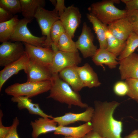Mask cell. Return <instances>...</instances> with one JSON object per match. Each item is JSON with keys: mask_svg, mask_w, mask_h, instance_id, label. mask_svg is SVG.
<instances>
[{"mask_svg": "<svg viewBox=\"0 0 138 138\" xmlns=\"http://www.w3.org/2000/svg\"><path fill=\"white\" fill-rule=\"evenodd\" d=\"M21 13L24 18L32 19L38 10L44 8L45 1L44 0H20Z\"/></svg>", "mask_w": 138, "mask_h": 138, "instance_id": "cell-24", "label": "cell"}, {"mask_svg": "<svg viewBox=\"0 0 138 138\" xmlns=\"http://www.w3.org/2000/svg\"><path fill=\"white\" fill-rule=\"evenodd\" d=\"M123 138H138V129L133 130Z\"/></svg>", "mask_w": 138, "mask_h": 138, "instance_id": "cell-40", "label": "cell"}, {"mask_svg": "<svg viewBox=\"0 0 138 138\" xmlns=\"http://www.w3.org/2000/svg\"><path fill=\"white\" fill-rule=\"evenodd\" d=\"M11 100L17 103V107L19 110L26 109L31 114L38 115L42 117L53 118L52 116L44 113L40 108L38 103H33L31 100L26 96L12 97Z\"/></svg>", "mask_w": 138, "mask_h": 138, "instance_id": "cell-22", "label": "cell"}, {"mask_svg": "<svg viewBox=\"0 0 138 138\" xmlns=\"http://www.w3.org/2000/svg\"><path fill=\"white\" fill-rule=\"evenodd\" d=\"M19 19L15 15L7 21L0 23V42L8 41L10 39L17 27Z\"/></svg>", "mask_w": 138, "mask_h": 138, "instance_id": "cell-25", "label": "cell"}, {"mask_svg": "<svg viewBox=\"0 0 138 138\" xmlns=\"http://www.w3.org/2000/svg\"><path fill=\"white\" fill-rule=\"evenodd\" d=\"M138 47V35L133 32L126 40L125 48L118 56V61L128 57L134 53Z\"/></svg>", "mask_w": 138, "mask_h": 138, "instance_id": "cell-29", "label": "cell"}, {"mask_svg": "<svg viewBox=\"0 0 138 138\" xmlns=\"http://www.w3.org/2000/svg\"><path fill=\"white\" fill-rule=\"evenodd\" d=\"M119 62L121 79H138V54L133 53Z\"/></svg>", "mask_w": 138, "mask_h": 138, "instance_id": "cell-13", "label": "cell"}, {"mask_svg": "<svg viewBox=\"0 0 138 138\" xmlns=\"http://www.w3.org/2000/svg\"><path fill=\"white\" fill-rule=\"evenodd\" d=\"M108 30L116 38L123 42L133 32L132 25L127 18L116 20L107 26Z\"/></svg>", "mask_w": 138, "mask_h": 138, "instance_id": "cell-16", "label": "cell"}, {"mask_svg": "<svg viewBox=\"0 0 138 138\" xmlns=\"http://www.w3.org/2000/svg\"><path fill=\"white\" fill-rule=\"evenodd\" d=\"M29 60L27 54L25 52L19 59L5 66L0 71V91L5 83L12 76L17 74L21 70L26 71Z\"/></svg>", "mask_w": 138, "mask_h": 138, "instance_id": "cell-14", "label": "cell"}, {"mask_svg": "<svg viewBox=\"0 0 138 138\" xmlns=\"http://www.w3.org/2000/svg\"><path fill=\"white\" fill-rule=\"evenodd\" d=\"M3 113L1 110L0 111V138H3L10 130V126H5L2 124V117Z\"/></svg>", "mask_w": 138, "mask_h": 138, "instance_id": "cell-37", "label": "cell"}, {"mask_svg": "<svg viewBox=\"0 0 138 138\" xmlns=\"http://www.w3.org/2000/svg\"><path fill=\"white\" fill-rule=\"evenodd\" d=\"M51 87L47 98H52L62 103H65L68 106L72 105L81 108H86L88 104L82 101L80 96L74 91L67 83L59 77V73L52 75Z\"/></svg>", "mask_w": 138, "mask_h": 138, "instance_id": "cell-2", "label": "cell"}, {"mask_svg": "<svg viewBox=\"0 0 138 138\" xmlns=\"http://www.w3.org/2000/svg\"><path fill=\"white\" fill-rule=\"evenodd\" d=\"M72 38L66 32L62 34L60 36L57 44L59 50L70 52H78L75 42Z\"/></svg>", "mask_w": 138, "mask_h": 138, "instance_id": "cell-28", "label": "cell"}, {"mask_svg": "<svg viewBox=\"0 0 138 138\" xmlns=\"http://www.w3.org/2000/svg\"><path fill=\"white\" fill-rule=\"evenodd\" d=\"M25 52L24 45L21 42L2 43L0 45V66L4 67L17 60Z\"/></svg>", "mask_w": 138, "mask_h": 138, "instance_id": "cell-8", "label": "cell"}, {"mask_svg": "<svg viewBox=\"0 0 138 138\" xmlns=\"http://www.w3.org/2000/svg\"><path fill=\"white\" fill-rule=\"evenodd\" d=\"M34 18L38 23L42 35L46 37L44 47L51 48L52 42L50 35V30L54 23L60 20L58 13L54 9L50 11L44 8H41L38 10Z\"/></svg>", "mask_w": 138, "mask_h": 138, "instance_id": "cell-5", "label": "cell"}, {"mask_svg": "<svg viewBox=\"0 0 138 138\" xmlns=\"http://www.w3.org/2000/svg\"><path fill=\"white\" fill-rule=\"evenodd\" d=\"M50 1L55 6L56 3V0H50Z\"/></svg>", "mask_w": 138, "mask_h": 138, "instance_id": "cell-41", "label": "cell"}, {"mask_svg": "<svg viewBox=\"0 0 138 138\" xmlns=\"http://www.w3.org/2000/svg\"><path fill=\"white\" fill-rule=\"evenodd\" d=\"M48 117L39 118L31 121L30 124L32 128L31 136L32 138H38L41 134L55 131L57 126V123L53 119Z\"/></svg>", "mask_w": 138, "mask_h": 138, "instance_id": "cell-18", "label": "cell"}, {"mask_svg": "<svg viewBox=\"0 0 138 138\" xmlns=\"http://www.w3.org/2000/svg\"><path fill=\"white\" fill-rule=\"evenodd\" d=\"M125 82L128 87L127 95L138 102V79H129Z\"/></svg>", "mask_w": 138, "mask_h": 138, "instance_id": "cell-31", "label": "cell"}, {"mask_svg": "<svg viewBox=\"0 0 138 138\" xmlns=\"http://www.w3.org/2000/svg\"><path fill=\"white\" fill-rule=\"evenodd\" d=\"M126 17L132 25L133 32L138 35V10L127 11Z\"/></svg>", "mask_w": 138, "mask_h": 138, "instance_id": "cell-32", "label": "cell"}, {"mask_svg": "<svg viewBox=\"0 0 138 138\" xmlns=\"http://www.w3.org/2000/svg\"><path fill=\"white\" fill-rule=\"evenodd\" d=\"M51 80L38 82L27 81L23 83H15L6 88L5 93L13 97L25 96L30 98L50 90Z\"/></svg>", "mask_w": 138, "mask_h": 138, "instance_id": "cell-4", "label": "cell"}, {"mask_svg": "<svg viewBox=\"0 0 138 138\" xmlns=\"http://www.w3.org/2000/svg\"><path fill=\"white\" fill-rule=\"evenodd\" d=\"M63 138H76V137H75L71 136H65V137Z\"/></svg>", "mask_w": 138, "mask_h": 138, "instance_id": "cell-42", "label": "cell"}, {"mask_svg": "<svg viewBox=\"0 0 138 138\" xmlns=\"http://www.w3.org/2000/svg\"><path fill=\"white\" fill-rule=\"evenodd\" d=\"M75 65L66 67L59 73L60 77L68 84L75 91L78 92L84 87Z\"/></svg>", "mask_w": 138, "mask_h": 138, "instance_id": "cell-19", "label": "cell"}, {"mask_svg": "<svg viewBox=\"0 0 138 138\" xmlns=\"http://www.w3.org/2000/svg\"><path fill=\"white\" fill-rule=\"evenodd\" d=\"M88 20L92 24L99 43V48L106 49L107 41L106 32L108 30L107 25L103 23L90 13L87 14Z\"/></svg>", "mask_w": 138, "mask_h": 138, "instance_id": "cell-23", "label": "cell"}, {"mask_svg": "<svg viewBox=\"0 0 138 138\" xmlns=\"http://www.w3.org/2000/svg\"><path fill=\"white\" fill-rule=\"evenodd\" d=\"M32 20L25 18L19 20L16 30L10 40L14 42H22L34 46L44 47L46 37H39L33 35L27 27V24Z\"/></svg>", "mask_w": 138, "mask_h": 138, "instance_id": "cell-6", "label": "cell"}, {"mask_svg": "<svg viewBox=\"0 0 138 138\" xmlns=\"http://www.w3.org/2000/svg\"><path fill=\"white\" fill-rule=\"evenodd\" d=\"M14 16L7 10L0 7V23L9 20Z\"/></svg>", "mask_w": 138, "mask_h": 138, "instance_id": "cell-36", "label": "cell"}, {"mask_svg": "<svg viewBox=\"0 0 138 138\" xmlns=\"http://www.w3.org/2000/svg\"><path fill=\"white\" fill-rule=\"evenodd\" d=\"M137 51H138V49H137Z\"/></svg>", "mask_w": 138, "mask_h": 138, "instance_id": "cell-43", "label": "cell"}, {"mask_svg": "<svg viewBox=\"0 0 138 138\" xmlns=\"http://www.w3.org/2000/svg\"><path fill=\"white\" fill-rule=\"evenodd\" d=\"M94 36L86 23L83 25L81 33L75 42L76 47L79 50L84 58L92 57L98 49L94 44Z\"/></svg>", "mask_w": 138, "mask_h": 138, "instance_id": "cell-9", "label": "cell"}, {"mask_svg": "<svg viewBox=\"0 0 138 138\" xmlns=\"http://www.w3.org/2000/svg\"><path fill=\"white\" fill-rule=\"evenodd\" d=\"M119 0H105L94 3L88 7L91 13L103 23L107 26L116 20L126 17L127 10H121L114 4H119Z\"/></svg>", "mask_w": 138, "mask_h": 138, "instance_id": "cell-3", "label": "cell"}, {"mask_svg": "<svg viewBox=\"0 0 138 138\" xmlns=\"http://www.w3.org/2000/svg\"><path fill=\"white\" fill-rule=\"evenodd\" d=\"M125 5L126 9L128 11L138 10V0H121Z\"/></svg>", "mask_w": 138, "mask_h": 138, "instance_id": "cell-35", "label": "cell"}, {"mask_svg": "<svg viewBox=\"0 0 138 138\" xmlns=\"http://www.w3.org/2000/svg\"><path fill=\"white\" fill-rule=\"evenodd\" d=\"M59 18L65 32L73 38L81 22V14L79 9L73 5L66 7Z\"/></svg>", "mask_w": 138, "mask_h": 138, "instance_id": "cell-10", "label": "cell"}, {"mask_svg": "<svg viewBox=\"0 0 138 138\" xmlns=\"http://www.w3.org/2000/svg\"><path fill=\"white\" fill-rule=\"evenodd\" d=\"M0 7L7 10L13 15L21 12L20 0H0Z\"/></svg>", "mask_w": 138, "mask_h": 138, "instance_id": "cell-30", "label": "cell"}, {"mask_svg": "<svg viewBox=\"0 0 138 138\" xmlns=\"http://www.w3.org/2000/svg\"><path fill=\"white\" fill-rule=\"evenodd\" d=\"M65 32L64 28L60 20L55 22L52 26L50 35L52 42L51 48L55 52L59 51L57 44L62 34Z\"/></svg>", "mask_w": 138, "mask_h": 138, "instance_id": "cell-27", "label": "cell"}, {"mask_svg": "<svg viewBox=\"0 0 138 138\" xmlns=\"http://www.w3.org/2000/svg\"><path fill=\"white\" fill-rule=\"evenodd\" d=\"M30 59L49 68L55 52L52 48L38 47L23 43Z\"/></svg>", "mask_w": 138, "mask_h": 138, "instance_id": "cell-11", "label": "cell"}, {"mask_svg": "<svg viewBox=\"0 0 138 138\" xmlns=\"http://www.w3.org/2000/svg\"><path fill=\"white\" fill-rule=\"evenodd\" d=\"M92 57L93 61L96 65L102 66L104 70L105 68L103 65L113 69L115 68L119 64L118 58L106 49H98Z\"/></svg>", "mask_w": 138, "mask_h": 138, "instance_id": "cell-21", "label": "cell"}, {"mask_svg": "<svg viewBox=\"0 0 138 138\" xmlns=\"http://www.w3.org/2000/svg\"><path fill=\"white\" fill-rule=\"evenodd\" d=\"M54 9L58 13L59 16L64 12L66 7L65 5L64 0H56V4Z\"/></svg>", "mask_w": 138, "mask_h": 138, "instance_id": "cell-38", "label": "cell"}, {"mask_svg": "<svg viewBox=\"0 0 138 138\" xmlns=\"http://www.w3.org/2000/svg\"><path fill=\"white\" fill-rule=\"evenodd\" d=\"M19 121L17 117L13 119L10 130L3 138H19L17 131Z\"/></svg>", "mask_w": 138, "mask_h": 138, "instance_id": "cell-34", "label": "cell"}, {"mask_svg": "<svg viewBox=\"0 0 138 138\" xmlns=\"http://www.w3.org/2000/svg\"><path fill=\"white\" fill-rule=\"evenodd\" d=\"M120 103L115 101L94 102L91 120L93 130L102 138H123L121 136L123 123L116 119L114 112Z\"/></svg>", "mask_w": 138, "mask_h": 138, "instance_id": "cell-1", "label": "cell"}, {"mask_svg": "<svg viewBox=\"0 0 138 138\" xmlns=\"http://www.w3.org/2000/svg\"><path fill=\"white\" fill-rule=\"evenodd\" d=\"M25 72L28 82L51 80L52 77L49 68L30 59Z\"/></svg>", "mask_w": 138, "mask_h": 138, "instance_id": "cell-12", "label": "cell"}, {"mask_svg": "<svg viewBox=\"0 0 138 138\" xmlns=\"http://www.w3.org/2000/svg\"><path fill=\"white\" fill-rule=\"evenodd\" d=\"M113 90L116 95L123 96L127 95L128 91V87L125 82L119 81L114 84Z\"/></svg>", "mask_w": 138, "mask_h": 138, "instance_id": "cell-33", "label": "cell"}, {"mask_svg": "<svg viewBox=\"0 0 138 138\" xmlns=\"http://www.w3.org/2000/svg\"><path fill=\"white\" fill-rule=\"evenodd\" d=\"M106 49L117 57L124 49L126 42H122L114 37L108 30L106 32Z\"/></svg>", "mask_w": 138, "mask_h": 138, "instance_id": "cell-26", "label": "cell"}, {"mask_svg": "<svg viewBox=\"0 0 138 138\" xmlns=\"http://www.w3.org/2000/svg\"><path fill=\"white\" fill-rule=\"evenodd\" d=\"M82 138H102L96 132L93 130L86 134Z\"/></svg>", "mask_w": 138, "mask_h": 138, "instance_id": "cell-39", "label": "cell"}, {"mask_svg": "<svg viewBox=\"0 0 138 138\" xmlns=\"http://www.w3.org/2000/svg\"><path fill=\"white\" fill-rule=\"evenodd\" d=\"M92 130V124L91 121H89L75 127L58 125L54 134L55 135H62L65 136L82 138Z\"/></svg>", "mask_w": 138, "mask_h": 138, "instance_id": "cell-17", "label": "cell"}, {"mask_svg": "<svg viewBox=\"0 0 138 138\" xmlns=\"http://www.w3.org/2000/svg\"><path fill=\"white\" fill-rule=\"evenodd\" d=\"M94 111L93 107L88 106L84 111L76 113L71 112L66 113L61 116L53 117L52 119L58 125L65 126L78 121L86 122L90 121Z\"/></svg>", "mask_w": 138, "mask_h": 138, "instance_id": "cell-15", "label": "cell"}, {"mask_svg": "<svg viewBox=\"0 0 138 138\" xmlns=\"http://www.w3.org/2000/svg\"><path fill=\"white\" fill-rule=\"evenodd\" d=\"M77 70L80 78L84 87L89 88L100 86L99 81L97 73L88 63L82 66H77Z\"/></svg>", "mask_w": 138, "mask_h": 138, "instance_id": "cell-20", "label": "cell"}, {"mask_svg": "<svg viewBox=\"0 0 138 138\" xmlns=\"http://www.w3.org/2000/svg\"><path fill=\"white\" fill-rule=\"evenodd\" d=\"M82 61L78 52H70L59 50L55 52L49 69L52 75L58 74L66 67L77 66Z\"/></svg>", "mask_w": 138, "mask_h": 138, "instance_id": "cell-7", "label": "cell"}]
</instances>
